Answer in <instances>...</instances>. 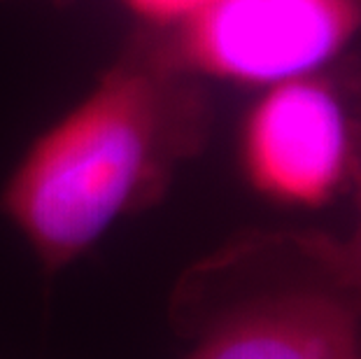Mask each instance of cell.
Instances as JSON below:
<instances>
[{
    "label": "cell",
    "mask_w": 361,
    "mask_h": 359,
    "mask_svg": "<svg viewBox=\"0 0 361 359\" xmlns=\"http://www.w3.org/2000/svg\"><path fill=\"white\" fill-rule=\"evenodd\" d=\"M266 264L207 312L184 359H361V305L336 273L324 236H259Z\"/></svg>",
    "instance_id": "2"
},
{
    "label": "cell",
    "mask_w": 361,
    "mask_h": 359,
    "mask_svg": "<svg viewBox=\"0 0 361 359\" xmlns=\"http://www.w3.org/2000/svg\"><path fill=\"white\" fill-rule=\"evenodd\" d=\"M124 3L130 12L147 21L149 28H178L212 0H124Z\"/></svg>",
    "instance_id": "6"
},
{
    "label": "cell",
    "mask_w": 361,
    "mask_h": 359,
    "mask_svg": "<svg viewBox=\"0 0 361 359\" xmlns=\"http://www.w3.org/2000/svg\"><path fill=\"white\" fill-rule=\"evenodd\" d=\"M207 105L166 35L145 30L84 101L33 142L0 194V212L56 273L114 221L166 194L201 150Z\"/></svg>",
    "instance_id": "1"
},
{
    "label": "cell",
    "mask_w": 361,
    "mask_h": 359,
    "mask_svg": "<svg viewBox=\"0 0 361 359\" xmlns=\"http://www.w3.org/2000/svg\"><path fill=\"white\" fill-rule=\"evenodd\" d=\"M361 26V0H212L168 37L191 73L240 84L310 78Z\"/></svg>",
    "instance_id": "3"
},
{
    "label": "cell",
    "mask_w": 361,
    "mask_h": 359,
    "mask_svg": "<svg viewBox=\"0 0 361 359\" xmlns=\"http://www.w3.org/2000/svg\"><path fill=\"white\" fill-rule=\"evenodd\" d=\"M240 162L250 185L275 203L329 201L352 166L341 101L312 78L275 84L245 121Z\"/></svg>",
    "instance_id": "4"
},
{
    "label": "cell",
    "mask_w": 361,
    "mask_h": 359,
    "mask_svg": "<svg viewBox=\"0 0 361 359\" xmlns=\"http://www.w3.org/2000/svg\"><path fill=\"white\" fill-rule=\"evenodd\" d=\"M324 250L336 273L350 287L352 296L361 305V178H359V217L348 241H331L324 236Z\"/></svg>",
    "instance_id": "5"
}]
</instances>
